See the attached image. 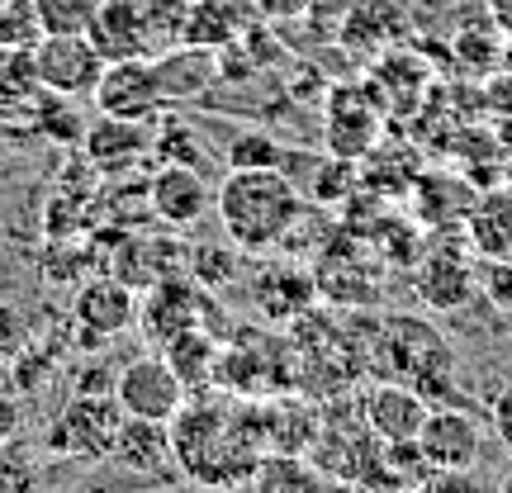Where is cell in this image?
I'll return each mask as SVG.
<instances>
[{
    "instance_id": "1",
    "label": "cell",
    "mask_w": 512,
    "mask_h": 493,
    "mask_svg": "<svg viewBox=\"0 0 512 493\" xmlns=\"http://www.w3.org/2000/svg\"><path fill=\"white\" fill-rule=\"evenodd\" d=\"M214 214L223 238L242 252H275L304 214V190L290 181V171H228L214 190Z\"/></svg>"
},
{
    "instance_id": "2",
    "label": "cell",
    "mask_w": 512,
    "mask_h": 493,
    "mask_svg": "<svg viewBox=\"0 0 512 493\" xmlns=\"http://www.w3.org/2000/svg\"><path fill=\"white\" fill-rule=\"evenodd\" d=\"M171 451H176V470L185 479H195L214 493L242 489L261 460V451L233 422V413L204 399H185L181 413L171 418Z\"/></svg>"
},
{
    "instance_id": "3",
    "label": "cell",
    "mask_w": 512,
    "mask_h": 493,
    "mask_svg": "<svg viewBox=\"0 0 512 493\" xmlns=\"http://www.w3.org/2000/svg\"><path fill=\"white\" fill-rule=\"evenodd\" d=\"M375 351H380L384 380L413 384L422 399H427L437 384L456 380V351L446 347V337H441L427 318H389L380 328Z\"/></svg>"
},
{
    "instance_id": "4",
    "label": "cell",
    "mask_w": 512,
    "mask_h": 493,
    "mask_svg": "<svg viewBox=\"0 0 512 493\" xmlns=\"http://www.w3.org/2000/svg\"><path fill=\"white\" fill-rule=\"evenodd\" d=\"M124 422V408L114 394H72L43 427V446L67 460H105L114 432Z\"/></svg>"
},
{
    "instance_id": "5",
    "label": "cell",
    "mask_w": 512,
    "mask_h": 493,
    "mask_svg": "<svg viewBox=\"0 0 512 493\" xmlns=\"http://www.w3.org/2000/svg\"><path fill=\"white\" fill-rule=\"evenodd\" d=\"M114 399L124 408V418L171 422L181 413V403L190 399V389L157 351V356H133L124 370H114Z\"/></svg>"
},
{
    "instance_id": "6",
    "label": "cell",
    "mask_w": 512,
    "mask_h": 493,
    "mask_svg": "<svg viewBox=\"0 0 512 493\" xmlns=\"http://www.w3.org/2000/svg\"><path fill=\"white\" fill-rule=\"evenodd\" d=\"M34 76L43 91L81 100V95H95L105 76V57L95 53L86 34H43L34 48Z\"/></svg>"
},
{
    "instance_id": "7",
    "label": "cell",
    "mask_w": 512,
    "mask_h": 493,
    "mask_svg": "<svg viewBox=\"0 0 512 493\" xmlns=\"http://www.w3.org/2000/svg\"><path fill=\"white\" fill-rule=\"evenodd\" d=\"M204 313H209V294L195 285V280H181V275H166L152 290L143 294L138 304V328L152 347L162 351L166 342H176L181 332L204 328Z\"/></svg>"
},
{
    "instance_id": "8",
    "label": "cell",
    "mask_w": 512,
    "mask_h": 493,
    "mask_svg": "<svg viewBox=\"0 0 512 493\" xmlns=\"http://www.w3.org/2000/svg\"><path fill=\"white\" fill-rule=\"evenodd\" d=\"M418 446L432 470H475L484 456V422L470 408L437 403L418 432Z\"/></svg>"
},
{
    "instance_id": "9",
    "label": "cell",
    "mask_w": 512,
    "mask_h": 493,
    "mask_svg": "<svg viewBox=\"0 0 512 493\" xmlns=\"http://www.w3.org/2000/svg\"><path fill=\"white\" fill-rule=\"evenodd\" d=\"M147 209L166 223V228H200L214 214V185L195 166L166 162L152 181H147Z\"/></svg>"
},
{
    "instance_id": "10",
    "label": "cell",
    "mask_w": 512,
    "mask_h": 493,
    "mask_svg": "<svg viewBox=\"0 0 512 493\" xmlns=\"http://www.w3.org/2000/svg\"><path fill=\"white\" fill-rule=\"evenodd\" d=\"M86 38L105 62H133L157 48V24L147 15L143 0H100Z\"/></svg>"
},
{
    "instance_id": "11",
    "label": "cell",
    "mask_w": 512,
    "mask_h": 493,
    "mask_svg": "<svg viewBox=\"0 0 512 493\" xmlns=\"http://www.w3.org/2000/svg\"><path fill=\"white\" fill-rule=\"evenodd\" d=\"M427 413H432V403L403 380L370 384L366 394H361V403H356V418L366 422L384 446H394V441H418Z\"/></svg>"
},
{
    "instance_id": "12",
    "label": "cell",
    "mask_w": 512,
    "mask_h": 493,
    "mask_svg": "<svg viewBox=\"0 0 512 493\" xmlns=\"http://www.w3.org/2000/svg\"><path fill=\"white\" fill-rule=\"evenodd\" d=\"M95 110L114 114V119H152L162 114V86H157V67L152 57H133V62H105V76L95 86Z\"/></svg>"
},
{
    "instance_id": "13",
    "label": "cell",
    "mask_w": 512,
    "mask_h": 493,
    "mask_svg": "<svg viewBox=\"0 0 512 493\" xmlns=\"http://www.w3.org/2000/svg\"><path fill=\"white\" fill-rule=\"evenodd\" d=\"M72 323L86 337L81 347H100L138 323V299L124 280H86L72 299Z\"/></svg>"
},
{
    "instance_id": "14",
    "label": "cell",
    "mask_w": 512,
    "mask_h": 493,
    "mask_svg": "<svg viewBox=\"0 0 512 493\" xmlns=\"http://www.w3.org/2000/svg\"><path fill=\"white\" fill-rule=\"evenodd\" d=\"M114 470H128V475L157 479L176 475V451H171V422H147V418H124L119 432H114V446L105 456Z\"/></svg>"
},
{
    "instance_id": "15",
    "label": "cell",
    "mask_w": 512,
    "mask_h": 493,
    "mask_svg": "<svg viewBox=\"0 0 512 493\" xmlns=\"http://www.w3.org/2000/svg\"><path fill=\"white\" fill-rule=\"evenodd\" d=\"M81 147L91 166H100L105 176H124L147 157L152 147V128L143 119H114V114H100L86 133H81Z\"/></svg>"
},
{
    "instance_id": "16",
    "label": "cell",
    "mask_w": 512,
    "mask_h": 493,
    "mask_svg": "<svg viewBox=\"0 0 512 493\" xmlns=\"http://www.w3.org/2000/svg\"><path fill=\"white\" fill-rule=\"evenodd\" d=\"M252 299L271 323H285V318L309 313V304L318 299V280H313V271H304L299 261H266V266L252 275Z\"/></svg>"
},
{
    "instance_id": "17",
    "label": "cell",
    "mask_w": 512,
    "mask_h": 493,
    "mask_svg": "<svg viewBox=\"0 0 512 493\" xmlns=\"http://www.w3.org/2000/svg\"><path fill=\"white\" fill-rule=\"evenodd\" d=\"M484 290L479 266L460 252H427L418 261V294L427 309H465Z\"/></svg>"
},
{
    "instance_id": "18",
    "label": "cell",
    "mask_w": 512,
    "mask_h": 493,
    "mask_svg": "<svg viewBox=\"0 0 512 493\" xmlns=\"http://www.w3.org/2000/svg\"><path fill=\"white\" fill-rule=\"evenodd\" d=\"M380 138V114L370 100L366 86H347V91L332 95L328 105V143L337 157H361L370 152Z\"/></svg>"
},
{
    "instance_id": "19",
    "label": "cell",
    "mask_w": 512,
    "mask_h": 493,
    "mask_svg": "<svg viewBox=\"0 0 512 493\" xmlns=\"http://www.w3.org/2000/svg\"><path fill=\"white\" fill-rule=\"evenodd\" d=\"M157 67V86H162V105H185V100H195V95L214 81V57L209 48H190L185 43L181 53H166L152 62Z\"/></svg>"
},
{
    "instance_id": "20",
    "label": "cell",
    "mask_w": 512,
    "mask_h": 493,
    "mask_svg": "<svg viewBox=\"0 0 512 493\" xmlns=\"http://www.w3.org/2000/svg\"><path fill=\"white\" fill-rule=\"evenodd\" d=\"M323 489V470L299 451H271L256 460L247 493H318Z\"/></svg>"
},
{
    "instance_id": "21",
    "label": "cell",
    "mask_w": 512,
    "mask_h": 493,
    "mask_svg": "<svg viewBox=\"0 0 512 493\" xmlns=\"http://www.w3.org/2000/svg\"><path fill=\"white\" fill-rule=\"evenodd\" d=\"M465 223H470L475 252H484L489 261H508L512 256V190L479 195Z\"/></svg>"
},
{
    "instance_id": "22",
    "label": "cell",
    "mask_w": 512,
    "mask_h": 493,
    "mask_svg": "<svg viewBox=\"0 0 512 493\" xmlns=\"http://www.w3.org/2000/svg\"><path fill=\"white\" fill-rule=\"evenodd\" d=\"M219 347L223 342L209 328H195V332H181L176 342H166L162 356L185 380V389H204V384L219 375Z\"/></svg>"
},
{
    "instance_id": "23",
    "label": "cell",
    "mask_w": 512,
    "mask_h": 493,
    "mask_svg": "<svg viewBox=\"0 0 512 493\" xmlns=\"http://www.w3.org/2000/svg\"><path fill=\"white\" fill-rule=\"evenodd\" d=\"M181 38L190 48H223L238 38V5L233 0H190L181 19Z\"/></svg>"
},
{
    "instance_id": "24",
    "label": "cell",
    "mask_w": 512,
    "mask_h": 493,
    "mask_svg": "<svg viewBox=\"0 0 512 493\" xmlns=\"http://www.w3.org/2000/svg\"><path fill=\"white\" fill-rule=\"evenodd\" d=\"M290 152L271 133H238L228 143V171H285Z\"/></svg>"
},
{
    "instance_id": "25",
    "label": "cell",
    "mask_w": 512,
    "mask_h": 493,
    "mask_svg": "<svg viewBox=\"0 0 512 493\" xmlns=\"http://www.w3.org/2000/svg\"><path fill=\"white\" fill-rule=\"evenodd\" d=\"M100 0H34V15L43 34H86Z\"/></svg>"
},
{
    "instance_id": "26",
    "label": "cell",
    "mask_w": 512,
    "mask_h": 493,
    "mask_svg": "<svg viewBox=\"0 0 512 493\" xmlns=\"http://www.w3.org/2000/svg\"><path fill=\"white\" fill-rule=\"evenodd\" d=\"M152 147L162 152L166 162H176V166H195V171H209V157H204L209 147H204L200 138H195V133H190L185 124H176V119H166V124L157 128V133H152Z\"/></svg>"
},
{
    "instance_id": "27",
    "label": "cell",
    "mask_w": 512,
    "mask_h": 493,
    "mask_svg": "<svg viewBox=\"0 0 512 493\" xmlns=\"http://www.w3.org/2000/svg\"><path fill=\"white\" fill-rule=\"evenodd\" d=\"M0 493H38V470L34 460L19 446L0 441Z\"/></svg>"
},
{
    "instance_id": "28",
    "label": "cell",
    "mask_w": 512,
    "mask_h": 493,
    "mask_svg": "<svg viewBox=\"0 0 512 493\" xmlns=\"http://www.w3.org/2000/svg\"><path fill=\"white\" fill-rule=\"evenodd\" d=\"M238 242H228L223 238V247L219 242H214V247H195V252H190V261H209V266H195V275H200L204 285H228V280H233V261H238Z\"/></svg>"
},
{
    "instance_id": "29",
    "label": "cell",
    "mask_w": 512,
    "mask_h": 493,
    "mask_svg": "<svg viewBox=\"0 0 512 493\" xmlns=\"http://www.w3.org/2000/svg\"><path fill=\"white\" fill-rule=\"evenodd\" d=\"M413 493H479V484L470 470H427L413 484Z\"/></svg>"
},
{
    "instance_id": "30",
    "label": "cell",
    "mask_w": 512,
    "mask_h": 493,
    "mask_svg": "<svg viewBox=\"0 0 512 493\" xmlns=\"http://www.w3.org/2000/svg\"><path fill=\"white\" fill-rule=\"evenodd\" d=\"M489 432L512 451V380L489 399Z\"/></svg>"
},
{
    "instance_id": "31",
    "label": "cell",
    "mask_w": 512,
    "mask_h": 493,
    "mask_svg": "<svg viewBox=\"0 0 512 493\" xmlns=\"http://www.w3.org/2000/svg\"><path fill=\"white\" fill-rule=\"evenodd\" d=\"M479 280H484V294H494L503 309H512V256H508V261L484 266V271H479Z\"/></svg>"
},
{
    "instance_id": "32",
    "label": "cell",
    "mask_w": 512,
    "mask_h": 493,
    "mask_svg": "<svg viewBox=\"0 0 512 493\" xmlns=\"http://www.w3.org/2000/svg\"><path fill=\"white\" fill-rule=\"evenodd\" d=\"M318 493H370L366 484H347V479H323V489Z\"/></svg>"
},
{
    "instance_id": "33",
    "label": "cell",
    "mask_w": 512,
    "mask_h": 493,
    "mask_svg": "<svg viewBox=\"0 0 512 493\" xmlns=\"http://www.w3.org/2000/svg\"><path fill=\"white\" fill-rule=\"evenodd\" d=\"M494 493H512V470H508L503 479H498V489H494Z\"/></svg>"
},
{
    "instance_id": "34",
    "label": "cell",
    "mask_w": 512,
    "mask_h": 493,
    "mask_svg": "<svg viewBox=\"0 0 512 493\" xmlns=\"http://www.w3.org/2000/svg\"><path fill=\"white\" fill-rule=\"evenodd\" d=\"M219 493H247V484H242V489H219Z\"/></svg>"
}]
</instances>
